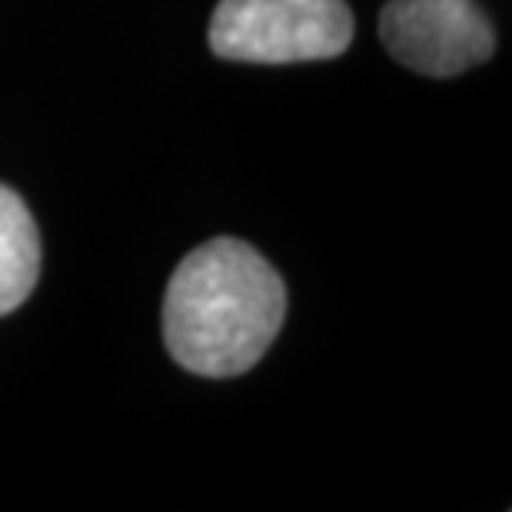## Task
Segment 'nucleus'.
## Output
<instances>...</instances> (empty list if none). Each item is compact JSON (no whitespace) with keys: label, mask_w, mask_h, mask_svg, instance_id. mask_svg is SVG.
<instances>
[{"label":"nucleus","mask_w":512,"mask_h":512,"mask_svg":"<svg viewBox=\"0 0 512 512\" xmlns=\"http://www.w3.org/2000/svg\"><path fill=\"white\" fill-rule=\"evenodd\" d=\"M386 54L423 77H456L493 57L496 34L476 0H389L380 14Z\"/></svg>","instance_id":"7ed1b4c3"},{"label":"nucleus","mask_w":512,"mask_h":512,"mask_svg":"<svg viewBox=\"0 0 512 512\" xmlns=\"http://www.w3.org/2000/svg\"><path fill=\"white\" fill-rule=\"evenodd\" d=\"M40 276V233L27 203L0 183V316L34 293Z\"/></svg>","instance_id":"20e7f679"},{"label":"nucleus","mask_w":512,"mask_h":512,"mask_svg":"<svg viewBox=\"0 0 512 512\" xmlns=\"http://www.w3.org/2000/svg\"><path fill=\"white\" fill-rule=\"evenodd\" d=\"M283 316L280 273L250 243L217 237L173 270L163 296V340L187 373L227 380L263 360Z\"/></svg>","instance_id":"f257e3e1"},{"label":"nucleus","mask_w":512,"mask_h":512,"mask_svg":"<svg viewBox=\"0 0 512 512\" xmlns=\"http://www.w3.org/2000/svg\"><path fill=\"white\" fill-rule=\"evenodd\" d=\"M353 40L346 0H220L210 47L237 64H303L340 57Z\"/></svg>","instance_id":"f03ea898"}]
</instances>
